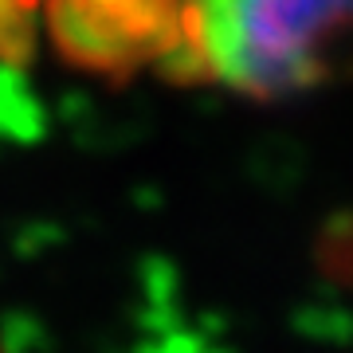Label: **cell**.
Masks as SVG:
<instances>
[{"mask_svg": "<svg viewBox=\"0 0 353 353\" xmlns=\"http://www.w3.org/2000/svg\"><path fill=\"white\" fill-rule=\"evenodd\" d=\"M181 24L208 83L279 102L330 79L350 0H185Z\"/></svg>", "mask_w": 353, "mask_h": 353, "instance_id": "cell-1", "label": "cell"}, {"mask_svg": "<svg viewBox=\"0 0 353 353\" xmlns=\"http://www.w3.org/2000/svg\"><path fill=\"white\" fill-rule=\"evenodd\" d=\"M185 0H43V28L67 67L126 83L176 48Z\"/></svg>", "mask_w": 353, "mask_h": 353, "instance_id": "cell-2", "label": "cell"}, {"mask_svg": "<svg viewBox=\"0 0 353 353\" xmlns=\"http://www.w3.org/2000/svg\"><path fill=\"white\" fill-rule=\"evenodd\" d=\"M43 0H0V67L24 71L39 51Z\"/></svg>", "mask_w": 353, "mask_h": 353, "instance_id": "cell-3", "label": "cell"}, {"mask_svg": "<svg viewBox=\"0 0 353 353\" xmlns=\"http://www.w3.org/2000/svg\"><path fill=\"white\" fill-rule=\"evenodd\" d=\"M318 267H322V275H326L334 287H345V283H350V220H345V216H334V220L322 228Z\"/></svg>", "mask_w": 353, "mask_h": 353, "instance_id": "cell-4", "label": "cell"}, {"mask_svg": "<svg viewBox=\"0 0 353 353\" xmlns=\"http://www.w3.org/2000/svg\"><path fill=\"white\" fill-rule=\"evenodd\" d=\"M0 353H12V350H8V338H0Z\"/></svg>", "mask_w": 353, "mask_h": 353, "instance_id": "cell-5", "label": "cell"}]
</instances>
